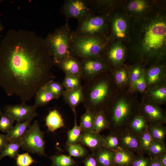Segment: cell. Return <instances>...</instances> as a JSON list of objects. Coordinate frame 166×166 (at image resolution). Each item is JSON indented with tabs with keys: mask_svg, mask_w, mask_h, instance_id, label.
Listing matches in <instances>:
<instances>
[{
	"mask_svg": "<svg viewBox=\"0 0 166 166\" xmlns=\"http://www.w3.org/2000/svg\"><path fill=\"white\" fill-rule=\"evenodd\" d=\"M1 111V110H0V111Z\"/></svg>",
	"mask_w": 166,
	"mask_h": 166,
	"instance_id": "f5cc1de1",
	"label": "cell"
},
{
	"mask_svg": "<svg viewBox=\"0 0 166 166\" xmlns=\"http://www.w3.org/2000/svg\"><path fill=\"white\" fill-rule=\"evenodd\" d=\"M61 12L65 16L66 22L70 18L81 21L94 14L88 5L86 0H66L64 1Z\"/></svg>",
	"mask_w": 166,
	"mask_h": 166,
	"instance_id": "9c48e42d",
	"label": "cell"
},
{
	"mask_svg": "<svg viewBox=\"0 0 166 166\" xmlns=\"http://www.w3.org/2000/svg\"><path fill=\"white\" fill-rule=\"evenodd\" d=\"M104 136L94 131H82L79 143L88 148L95 154L103 146Z\"/></svg>",
	"mask_w": 166,
	"mask_h": 166,
	"instance_id": "5bb4252c",
	"label": "cell"
},
{
	"mask_svg": "<svg viewBox=\"0 0 166 166\" xmlns=\"http://www.w3.org/2000/svg\"><path fill=\"white\" fill-rule=\"evenodd\" d=\"M112 21L113 34L117 38H124L127 28L126 21L122 17H117L112 19Z\"/></svg>",
	"mask_w": 166,
	"mask_h": 166,
	"instance_id": "603a6c76",
	"label": "cell"
},
{
	"mask_svg": "<svg viewBox=\"0 0 166 166\" xmlns=\"http://www.w3.org/2000/svg\"><path fill=\"white\" fill-rule=\"evenodd\" d=\"M158 159L163 166H166V153L160 156Z\"/></svg>",
	"mask_w": 166,
	"mask_h": 166,
	"instance_id": "681fc988",
	"label": "cell"
},
{
	"mask_svg": "<svg viewBox=\"0 0 166 166\" xmlns=\"http://www.w3.org/2000/svg\"><path fill=\"white\" fill-rule=\"evenodd\" d=\"M134 86L136 87L138 90L143 92L144 90L146 87V83L144 74L142 73L139 78L135 82Z\"/></svg>",
	"mask_w": 166,
	"mask_h": 166,
	"instance_id": "f6af8a7d",
	"label": "cell"
},
{
	"mask_svg": "<svg viewBox=\"0 0 166 166\" xmlns=\"http://www.w3.org/2000/svg\"><path fill=\"white\" fill-rule=\"evenodd\" d=\"M115 79L117 83L118 84H123L127 79V74L124 70H121L117 72L114 75Z\"/></svg>",
	"mask_w": 166,
	"mask_h": 166,
	"instance_id": "ee69618b",
	"label": "cell"
},
{
	"mask_svg": "<svg viewBox=\"0 0 166 166\" xmlns=\"http://www.w3.org/2000/svg\"><path fill=\"white\" fill-rule=\"evenodd\" d=\"M34 105L36 107H42L55 99L53 95L48 89L46 84L41 87L35 95Z\"/></svg>",
	"mask_w": 166,
	"mask_h": 166,
	"instance_id": "ffe728a7",
	"label": "cell"
},
{
	"mask_svg": "<svg viewBox=\"0 0 166 166\" xmlns=\"http://www.w3.org/2000/svg\"><path fill=\"white\" fill-rule=\"evenodd\" d=\"M81 79L76 76L65 75L62 83L65 90L69 91L76 89L82 85Z\"/></svg>",
	"mask_w": 166,
	"mask_h": 166,
	"instance_id": "e575fe53",
	"label": "cell"
},
{
	"mask_svg": "<svg viewBox=\"0 0 166 166\" xmlns=\"http://www.w3.org/2000/svg\"><path fill=\"white\" fill-rule=\"evenodd\" d=\"M154 140L147 126L140 135V147L144 154L147 153L149 148Z\"/></svg>",
	"mask_w": 166,
	"mask_h": 166,
	"instance_id": "836d02e7",
	"label": "cell"
},
{
	"mask_svg": "<svg viewBox=\"0 0 166 166\" xmlns=\"http://www.w3.org/2000/svg\"><path fill=\"white\" fill-rule=\"evenodd\" d=\"M38 114L35 113L27 120L17 122L6 135L9 142L19 141L31 125V123Z\"/></svg>",
	"mask_w": 166,
	"mask_h": 166,
	"instance_id": "2e32d148",
	"label": "cell"
},
{
	"mask_svg": "<svg viewBox=\"0 0 166 166\" xmlns=\"http://www.w3.org/2000/svg\"><path fill=\"white\" fill-rule=\"evenodd\" d=\"M75 123L73 128L67 132V138L66 141L67 147L74 144L79 143L82 129L80 125L77 124L76 113L74 114Z\"/></svg>",
	"mask_w": 166,
	"mask_h": 166,
	"instance_id": "d4e9b609",
	"label": "cell"
},
{
	"mask_svg": "<svg viewBox=\"0 0 166 166\" xmlns=\"http://www.w3.org/2000/svg\"><path fill=\"white\" fill-rule=\"evenodd\" d=\"M161 73V69L158 67L150 69L147 73V81L149 84L155 83L159 79Z\"/></svg>",
	"mask_w": 166,
	"mask_h": 166,
	"instance_id": "ab89813d",
	"label": "cell"
},
{
	"mask_svg": "<svg viewBox=\"0 0 166 166\" xmlns=\"http://www.w3.org/2000/svg\"><path fill=\"white\" fill-rule=\"evenodd\" d=\"M103 147L115 151L120 146V138L117 132L110 131L103 137Z\"/></svg>",
	"mask_w": 166,
	"mask_h": 166,
	"instance_id": "83f0119b",
	"label": "cell"
},
{
	"mask_svg": "<svg viewBox=\"0 0 166 166\" xmlns=\"http://www.w3.org/2000/svg\"><path fill=\"white\" fill-rule=\"evenodd\" d=\"M9 142L6 135L0 133V152L4 149Z\"/></svg>",
	"mask_w": 166,
	"mask_h": 166,
	"instance_id": "7dc6e473",
	"label": "cell"
},
{
	"mask_svg": "<svg viewBox=\"0 0 166 166\" xmlns=\"http://www.w3.org/2000/svg\"><path fill=\"white\" fill-rule=\"evenodd\" d=\"M62 96L66 103L70 107L74 114L76 109L80 103L83 102L84 95L82 85L71 90H65Z\"/></svg>",
	"mask_w": 166,
	"mask_h": 166,
	"instance_id": "e0dca14e",
	"label": "cell"
},
{
	"mask_svg": "<svg viewBox=\"0 0 166 166\" xmlns=\"http://www.w3.org/2000/svg\"><path fill=\"white\" fill-rule=\"evenodd\" d=\"M121 148L136 153L143 155L140 143V135L132 131L127 126L118 131Z\"/></svg>",
	"mask_w": 166,
	"mask_h": 166,
	"instance_id": "30bf717a",
	"label": "cell"
},
{
	"mask_svg": "<svg viewBox=\"0 0 166 166\" xmlns=\"http://www.w3.org/2000/svg\"><path fill=\"white\" fill-rule=\"evenodd\" d=\"M15 160L17 166H30L35 161L28 152L18 154Z\"/></svg>",
	"mask_w": 166,
	"mask_h": 166,
	"instance_id": "74e56055",
	"label": "cell"
},
{
	"mask_svg": "<svg viewBox=\"0 0 166 166\" xmlns=\"http://www.w3.org/2000/svg\"><path fill=\"white\" fill-rule=\"evenodd\" d=\"M52 166H73L76 163L69 155L58 154L52 155L49 157Z\"/></svg>",
	"mask_w": 166,
	"mask_h": 166,
	"instance_id": "4dcf8cb0",
	"label": "cell"
},
{
	"mask_svg": "<svg viewBox=\"0 0 166 166\" xmlns=\"http://www.w3.org/2000/svg\"></svg>",
	"mask_w": 166,
	"mask_h": 166,
	"instance_id": "db71d44e",
	"label": "cell"
},
{
	"mask_svg": "<svg viewBox=\"0 0 166 166\" xmlns=\"http://www.w3.org/2000/svg\"><path fill=\"white\" fill-rule=\"evenodd\" d=\"M94 155L99 166H113L114 151L103 147Z\"/></svg>",
	"mask_w": 166,
	"mask_h": 166,
	"instance_id": "7402d4cb",
	"label": "cell"
},
{
	"mask_svg": "<svg viewBox=\"0 0 166 166\" xmlns=\"http://www.w3.org/2000/svg\"><path fill=\"white\" fill-rule=\"evenodd\" d=\"M68 22L48 34L45 38L49 51L55 65L70 54L69 49L74 36V32Z\"/></svg>",
	"mask_w": 166,
	"mask_h": 166,
	"instance_id": "7a4b0ae2",
	"label": "cell"
},
{
	"mask_svg": "<svg viewBox=\"0 0 166 166\" xmlns=\"http://www.w3.org/2000/svg\"><path fill=\"white\" fill-rule=\"evenodd\" d=\"M57 65L62 70L65 75L76 76L81 79L82 72L80 60L73 55L70 54Z\"/></svg>",
	"mask_w": 166,
	"mask_h": 166,
	"instance_id": "9a60e30c",
	"label": "cell"
},
{
	"mask_svg": "<svg viewBox=\"0 0 166 166\" xmlns=\"http://www.w3.org/2000/svg\"><path fill=\"white\" fill-rule=\"evenodd\" d=\"M4 29V27L0 20V32L3 31Z\"/></svg>",
	"mask_w": 166,
	"mask_h": 166,
	"instance_id": "f907efd6",
	"label": "cell"
},
{
	"mask_svg": "<svg viewBox=\"0 0 166 166\" xmlns=\"http://www.w3.org/2000/svg\"><path fill=\"white\" fill-rule=\"evenodd\" d=\"M82 162L84 166H99L95 155L92 153L86 156Z\"/></svg>",
	"mask_w": 166,
	"mask_h": 166,
	"instance_id": "7bdbcfd3",
	"label": "cell"
},
{
	"mask_svg": "<svg viewBox=\"0 0 166 166\" xmlns=\"http://www.w3.org/2000/svg\"><path fill=\"white\" fill-rule=\"evenodd\" d=\"M20 148L21 145L19 141L9 142L0 152V161L6 156L15 160Z\"/></svg>",
	"mask_w": 166,
	"mask_h": 166,
	"instance_id": "484cf974",
	"label": "cell"
},
{
	"mask_svg": "<svg viewBox=\"0 0 166 166\" xmlns=\"http://www.w3.org/2000/svg\"><path fill=\"white\" fill-rule=\"evenodd\" d=\"M100 58L79 59L81 69V78L85 82L107 69V65Z\"/></svg>",
	"mask_w": 166,
	"mask_h": 166,
	"instance_id": "8fae6325",
	"label": "cell"
},
{
	"mask_svg": "<svg viewBox=\"0 0 166 166\" xmlns=\"http://www.w3.org/2000/svg\"><path fill=\"white\" fill-rule=\"evenodd\" d=\"M166 40V25L163 22H156L147 30L144 39V45L148 50H156L164 45Z\"/></svg>",
	"mask_w": 166,
	"mask_h": 166,
	"instance_id": "ba28073f",
	"label": "cell"
},
{
	"mask_svg": "<svg viewBox=\"0 0 166 166\" xmlns=\"http://www.w3.org/2000/svg\"><path fill=\"white\" fill-rule=\"evenodd\" d=\"M104 112L109 122L110 131L118 132L128 126L135 116L131 105L123 100L119 101L112 108Z\"/></svg>",
	"mask_w": 166,
	"mask_h": 166,
	"instance_id": "5b68a950",
	"label": "cell"
},
{
	"mask_svg": "<svg viewBox=\"0 0 166 166\" xmlns=\"http://www.w3.org/2000/svg\"><path fill=\"white\" fill-rule=\"evenodd\" d=\"M109 47H107L106 56L107 59L113 64H116L121 62L123 59L125 50L121 45L112 44Z\"/></svg>",
	"mask_w": 166,
	"mask_h": 166,
	"instance_id": "44dd1931",
	"label": "cell"
},
{
	"mask_svg": "<svg viewBox=\"0 0 166 166\" xmlns=\"http://www.w3.org/2000/svg\"><path fill=\"white\" fill-rule=\"evenodd\" d=\"M148 124L145 119L138 114L133 118L128 126L132 131L140 135L147 127Z\"/></svg>",
	"mask_w": 166,
	"mask_h": 166,
	"instance_id": "4316f807",
	"label": "cell"
},
{
	"mask_svg": "<svg viewBox=\"0 0 166 166\" xmlns=\"http://www.w3.org/2000/svg\"><path fill=\"white\" fill-rule=\"evenodd\" d=\"M45 125L48 130L53 132L56 130L64 127L65 124L61 115L56 109L50 111L45 119Z\"/></svg>",
	"mask_w": 166,
	"mask_h": 166,
	"instance_id": "d6986e66",
	"label": "cell"
},
{
	"mask_svg": "<svg viewBox=\"0 0 166 166\" xmlns=\"http://www.w3.org/2000/svg\"><path fill=\"white\" fill-rule=\"evenodd\" d=\"M151 158L143 155H135L131 166H149Z\"/></svg>",
	"mask_w": 166,
	"mask_h": 166,
	"instance_id": "60d3db41",
	"label": "cell"
},
{
	"mask_svg": "<svg viewBox=\"0 0 166 166\" xmlns=\"http://www.w3.org/2000/svg\"><path fill=\"white\" fill-rule=\"evenodd\" d=\"M149 166H163L158 158H151Z\"/></svg>",
	"mask_w": 166,
	"mask_h": 166,
	"instance_id": "c3c4849f",
	"label": "cell"
},
{
	"mask_svg": "<svg viewBox=\"0 0 166 166\" xmlns=\"http://www.w3.org/2000/svg\"><path fill=\"white\" fill-rule=\"evenodd\" d=\"M0 131L7 133L13 126L14 120L9 116L0 111Z\"/></svg>",
	"mask_w": 166,
	"mask_h": 166,
	"instance_id": "d590c367",
	"label": "cell"
},
{
	"mask_svg": "<svg viewBox=\"0 0 166 166\" xmlns=\"http://www.w3.org/2000/svg\"><path fill=\"white\" fill-rule=\"evenodd\" d=\"M109 123L104 112L101 110L97 113L94 121V131L100 133L105 129H109Z\"/></svg>",
	"mask_w": 166,
	"mask_h": 166,
	"instance_id": "cb8c5ba5",
	"label": "cell"
},
{
	"mask_svg": "<svg viewBox=\"0 0 166 166\" xmlns=\"http://www.w3.org/2000/svg\"><path fill=\"white\" fill-rule=\"evenodd\" d=\"M36 108L34 105H28L22 103L19 104L6 105L4 107L3 110L14 121L22 122L28 120L36 113Z\"/></svg>",
	"mask_w": 166,
	"mask_h": 166,
	"instance_id": "7c38bea8",
	"label": "cell"
},
{
	"mask_svg": "<svg viewBox=\"0 0 166 166\" xmlns=\"http://www.w3.org/2000/svg\"><path fill=\"white\" fill-rule=\"evenodd\" d=\"M148 128L154 140L164 143L166 127L163 124H148Z\"/></svg>",
	"mask_w": 166,
	"mask_h": 166,
	"instance_id": "f546056e",
	"label": "cell"
},
{
	"mask_svg": "<svg viewBox=\"0 0 166 166\" xmlns=\"http://www.w3.org/2000/svg\"><path fill=\"white\" fill-rule=\"evenodd\" d=\"M135 155L133 152L120 147L114 151L113 166H131Z\"/></svg>",
	"mask_w": 166,
	"mask_h": 166,
	"instance_id": "ac0fdd59",
	"label": "cell"
},
{
	"mask_svg": "<svg viewBox=\"0 0 166 166\" xmlns=\"http://www.w3.org/2000/svg\"><path fill=\"white\" fill-rule=\"evenodd\" d=\"M165 153H166L165 143L154 140L149 148L147 154L150 158H156Z\"/></svg>",
	"mask_w": 166,
	"mask_h": 166,
	"instance_id": "1f68e13d",
	"label": "cell"
},
{
	"mask_svg": "<svg viewBox=\"0 0 166 166\" xmlns=\"http://www.w3.org/2000/svg\"><path fill=\"white\" fill-rule=\"evenodd\" d=\"M140 113L148 124H163L166 122L164 113L157 106L151 104H146L142 106Z\"/></svg>",
	"mask_w": 166,
	"mask_h": 166,
	"instance_id": "4fadbf2b",
	"label": "cell"
},
{
	"mask_svg": "<svg viewBox=\"0 0 166 166\" xmlns=\"http://www.w3.org/2000/svg\"><path fill=\"white\" fill-rule=\"evenodd\" d=\"M106 15H91L78 21V27L74 31L75 35L80 36H104L108 27V19Z\"/></svg>",
	"mask_w": 166,
	"mask_h": 166,
	"instance_id": "52a82bcc",
	"label": "cell"
},
{
	"mask_svg": "<svg viewBox=\"0 0 166 166\" xmlns=\"http://www.w3.org/2000/svg\"><path fill=\"white\" fill-rule=\"evenodd\" d=\"M2 1H3L2 0H0V3H1V2H2Z\"/></svg>",
	"mask_w": 166,
	"mask_h": 166,
	"instance_id": "816d5d0a",
	"label": "cell"
},
{
	"mask_svg": "<svg viewBox=\"0 0 166 166\" xmlns=\"http://www.w3.org/2000/svg\"><path fill=\"white\" fill-rule=\"evenodd\" d=\"M95 114L96 113L93 112L86 110L80 118V125L82 131H94L93 124Z\"/></svg>",
	"mask_w": 166,
	"mask_h": 166,
	"instance_id": "f1b7e54d",
	"label": "cell"
},
{
	"mask_svg": "<svg viewBox=\"0 0 166 166\" xmlns=\"http://www.w3.org/2000/svg\"><path fill=\"white\" fill-rule=\"evenodd\" d=\"M19 141L23 150L40 156H46L44 132L41 130L38 121H34Z\"/></svg>",
	"mask_w": 166,
	"mask_h": 166,
	"instance_id": "8992f818",
	"label": "cell"
},
{
	"mask_svg": "<svg viewBox=\"0 0 166 166\" xmlns=\"http://www.w3.org/2000/svg\"><path fill=\"white\" fill-rule=\"evenodd\" d=\"M105 36H74L70 46L71 54L79 59L100 57L107 46Z\"/></svg>",
	"mask_w": 166,
	"mask_h": 166,
	"instance_id": "3957f363",
	"label": "cell"
},
{
	"mask_svg": "<svg viewBox=\"0 0 166 166\" xmlns=\"http://www.w3.org/2000/svg\"><path fill=\"white\" fill-rule=\"evenodd\" d=\"M55 65L45 38L35 32L10 30L0 43V86L8 96L22 103L31 100L38 89L54 78Z\"/></svg>",
	"mask_w": 166,
	"mask_h": 166,
	"instance_id": "6da1fadb",
	"label": "cell"
},
{
	"mask_svg": "<svg viewBox=\"0 0 166 166\" xmlns=\"http://www.w3.org/2000/svg\"><path fill=\"white\" fill-rule=\"evenodd\" d=\"M82 87L84 95L82 103L86 110L96 113L103 110L102 105L109 93V85L108 81L105 80L97 81L94 76L85 82Z\"/></svg>",
	"mask_w": 166,
	"mask_h": 166,
	"instance_id": "277c9868",
	"label": "cell"
},
{
	"mask_svg": "<svg viewBox=\"0 0 166 166\" xmlns=\"http://www.w3.org/2000/svg\"><path fill=\"white\" fill-rule=\"evenodd\" d=\"M67 150L69 156L75 158L85 157L88 154L87 149L80 143L67 146Z\"/></svg>",
	"mask_w": 166,
	"mask_h": 166,
	"instance_id": "d6a6232c",
	"label": "cell"
},
{
	"mask_svg": "<svg viewBox=\"0 0 166 166\" xmlns=\"http://www.w3.org/2000/svg\"><path fill=\"white\" fill-rule=\"evenodd\" d=\"M151 95L155 99L162 101L166 98V88L162 87L154 90L151 91Z\"/></svg>",
	"mask_w": 166,
	"mask_h": 166,
	"instance_id": "b9f144b4",
	"label": "cell"
},
{
	"mask_svg": "<svg viewBox=\"0 0 166 166\" xmlns=\"http://www.w3.org/2000/svg\"><path fill=\"white\" fill-rule=\"evenodd\" d=\"M142 72L140 67H137L134 68L132 71L130 76L131 83L133 86L136 81L139 78Z\"/></svg>",
	"mask_w": 166,
	"mask_h": 166,
	"instance_id": "bcb514c9",
	"label": "cell"
},
{
	"mask_svg": "<svg viewBox=\"0 0 166 166\" xmlns=\"http://www.w3.org/2000/svg\"><path fill=\"white\" fill-rule=\"evenodd\" d=\"M46 85L49 90L55 97L57 99L62 95L65 90L62 83L53 81L52 79L49 81Z\"/></svg>",
	"mask_w": 166,
	"mask_h": 166,
	"instance_id": "8d00e7d4",
	"label": "cell"
},
{
	"mask_svg": "<svg viewBox=\"0 0 166 166\" xmlns=\"http://www.w3.org/2000/svg\"><path fill=\"white\" fill-rule=\"evenodd\" d=\"M147 6V3L145 1L136 0L131 2L128 5V8L131 11L140 13L144 10Z\"/></svg>",
	"mask_w": 166,
	"mask_h": 166,
	"instance_id": "f35d334b",
	"label": "cell"
}]
</instances>
